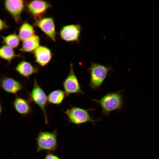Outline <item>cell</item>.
<instances>
[{
    "instance_id": "6da1fadb",
    "label": "cell",
    "mask_w": 159,
    "mask_h": 159,
    "mask_svg": "<svg viewBox=\"0 0 159 159\" xmlns=\"http://www.w3.org/2000/svg\"><path fill=\"white\" fill-rule=\"evenodd\" d=\"M122 90L108 93L99 99H91L102 109V115L108 116L110 113L113 111L120 110L123 107Z\"/></svg>"
},
{
    "instance_id": "7a4b0ae2",
    "label": "cell",
    "mask_w": 159,
    "mask_h": 159,
    "mask_svg": "<svg viewBox=\"0 0 159 159\" xmlns=\"http://www.w3.org/2000/svg\"><path fill=\"white\" fill-rule=\"evenodd\" d=\"M58 134L56 129L52 132L40 130L35 138L37 153L43 151L53 153L56 152L58 150Z\"/></svg>"
},
{
    "instance_id": "3957f363",
    "label": "cell",
    "mask_w": 159,
    "mask_h": 159,
    "mask_svg": "<svg viewBox=\"0 0 159 159\" xmlns=\"http://www.w3.org/2000/svg\"><path fill=\"white\" fill-rule=\"evenodd\" d=\"M112 69V67L110 65L105 66L91 62V67L86 69L90 76L89 82L90 88L93 90L99 88L109 72Z\"/></svg>"
},
{
    "instance_id": "277c9868",
    "label": "cell",
    "mask_w": 159,
    "mask_h": 159,
    "mask_svg": "<svg viewBox=\"0 0 159 159\" xmlns=\"http://www.w3.org/2000/svg\"><path fill=\"white\" fill-rule=\"evenodd\" d=\"M95 109L90 108L86 109L80 107L71 106L64 112L68 118L69 122L77 125L88 123H92L95 125V123L101 120L100 119H94L91 117L89 112Z\"/></svg>"
},
{
    "instance_id": "5b68a950",
    "label": "cell",
    "mask_w": 159,
    "mask_h": 159,
    "mask_svg": "<svg viewBox=\"0 0 159 159\" xmlns=\"http://www.w3.org/2000/svg\"><path fill=\"white\" fill-rule=\"evenodd\" d=\"M30 101L37 104L42 110L44 116L46 124H49L46 106L48 102L47 97L43 89L39 85L36 80L34 79V84L32 90L29 94Z\"/></svg>"
},
{
    "instance_id": "8992f818",
    "label": "cell",
    "mask_w": 159,
    "mask_h": 159,
    "mask_svg": "<svg viewBox=\"0 0 159 159\" xmlns=\"http://www.w3.org/2000/svg\"><path fill=\"white\" fill-rule=\"evenodd\" d=\"M63 86L67 97L72 94H85L81 87L72 63L70 64L69 74L63 81Z\"/></svg>"
},
{
    "instance_id": "52a82bcc",
    "label": "cell",
    "mask_w": 159,
    "mask_h": 159,
    "mask_svg": "<svg viewBox=\"0 0 159 159\" xmlns=\"http://www.w3.org/2000/svg\"><path fill=\"white\" fill-rule=\"evenodd\" d=\"M82 27L79 24H70L63 26L59 34L61 39L67 42L79 43Z\"/></svg>"
},
{
    "instance_id": "ba28073f",
    "label": "cell",
    "mask_w": 159,
    "mask_h": 159,
    "mask_svg": "<svg viewBox=\"0 0 159 159\" xmlns=\"http://www.w3.org/2000/svg\"><path fill=\"white\" fill-rule=\"evenodd\" d=\"M25 3L22 0H6L4 1L6 10L17 24L19 23L21 21V14L25 7Z\"/></svg>"
},
{
    "instance_id": "9c48e42d",
    "label": "cell",
    "mask_w": 159,
    "mask_h": 159,
    "mask_svg": "<svg viewBox=\"0 0 159 159\" xmlns=\"http://www.w3.org/2000/svg\"><path fill=\"white\" fill-rule=\"evenodd\" d=\"M34 24L52 41L55 42L56 33L53 18L51 17H42L37 19Z\"/></svg>"
},
{
    "instance_id": "30bf717a",
    "label": "cell",
    "mask_w": 159,
    "mask_h": 159,
    "mask_svg": "<svg viewBox=\"0 0 159 159\" xmlns=\"http://www.w3.org/2000/svg\"><path fill=\"white\" fill-rule=\"evenodd\" d=\"M0 87L7 93L16 95L24 88L21 82L6 76H2L0 78Z\"/></svg>"
},
{
    "instance_id": "8fae6325",
    "label": "cell",
    "mask_w": 159,
    "mask_h": 159,
    "mask_svg": "<svg viewBox=\"0 0 159 159\" xmlns=\"http://www.w3.org/2000/svg\"><path fill=\"white\" fill-rule=\"evenodd\" d=\"M27 7L29 12L37 19L42 18L41 16L51 7V5L46 1L33 0L28 2Z\"/></svg>"
},
{
    "instance_id": "7c38bea8",
    "label": "cell",
    "mask_w": 159,
    "mask_h": 159,
    "mask_svg": "<svg viewBox=\"0 0 159 159\" xmlns=\"http://www.w3.org/2000/svg\"><path fill=\"white\" fill-rule=\"evenodd\" d=\"M34 53L35 62L41 67L48 64L52 58L51 50L45 46L40 45Z\"/></svg>"
},
{
    "instance_id": "4fadbf2b",
    "label": "cell",
    "mask_w": 159,
    "mask_h": 159,
    "mask_svg": "<svg viewBox=\"0 0 159 159\" xmlns=\"http://www.w3.org/2000/svg\"><path fill=\"white\" fill-rule=\"evenodd\" d=\"M12 104L15 110L21 116H27L32 111L29 101L21 97L16 96Z\"/></svg>"
},
{
    "instance_id": "5bb4252c",
    "label": "cell",
    "mask_w": 159,
    "mask_h": 159,
    "mask_svg": "<svg viewBox=\"0 0 159 159\" xmlns=\"http://www.w3.org/2000/svg\"><path fill=\"white\" fill-rule=\"evenodd\" d=\"M14 69L21 76L28 79L33 74H37L39 70L38 68L26 61H22L18 63Z\"/></svg>"
},
{
    "instance_id": "9a60e30c",
    "label": "cell",
    "mask_w": 159,
    "mask_h": 159,
    "mask_svg": "<svg viewBox=\"0 0 159 159\" xmlns=\"http://www.w3.org/2000/svg\"><path fill=\"white\" fill-rule=\"evenodd\" d=\"M40 42L39 36L35 34L31 37L23 41L22 46L19 50L26 52H34L40 46Z\"/></svg>"
},
{
    "instance_id": "2e32d148",
    "label": "cell",
    "mask_w": 159,
    "mask_h": 159,
    "mask_svg": "<svg viewBox=\"0 0 159 159\" xmlns=\"http://www.w3.org/2000/svg\"><path fill=\"white\" fill-rule=\"evenodd\" d=\"M21 57L15 53L13 49L8 46L4 44L0 47V59L6 61L8 64H10L15 58Z\"/></svg>"
},
{
    "instance_id": "e0dca14e",
    "label": "cell",
    "mask_w": 159,
    "mask_h": 159,
    "mask_svg": "<svg viewBox=\"0 0 159 159\" xmlns=\"http://www.w3.org/2000/svg\"><path fill=\"white\" fill-rule=\"evenodd\" d=\"M33 26L27 21L24 22L20 26L19 30L18 36L22 42L35 34Z\"/></svg>"
},
{
    "instance_id": "ac0fdd59",
    "label": "cell",
    "mask_w": 159,
    "mask_h": 159,
    "mask_svg": "<svg viewBox=\"0 0 159 159\" xmlns=\"http://www.w3.org/2000/svg\"><path fill=\"white\" fill-rule=\"evenodd\" d=\"M47 97L48 103L59 105L62 103L67 96L63 90H57L51 92Z\"/></svg>"
},
{
    "instance_id": "d6986e66",
    "label": "cell",
    "mask_w": 159,
    "mask_h": 159,
    "mask_svg": "<svg viewBox=\"0 0 159 159\" xmlns=\"http://www.w3.org/2000/svg\"><path fill=\"white\" fill-rule=\"evenodd\" d=\"M4 44L13 49L17 48L19 45L21 40L18 35L14 33L6 36H1Z\"/></svg>"
},
{
    "instance_id": "ffe728a7",
    "label": "cell",
    "mask_w": 159,
    "mask_h": 159,
    "mask_svg": "<svg viewBox=\"0 0 159 159\" xmlns=\"http://www.w3.org/2000/svg\"><path fill=\"white\" fill-rule=\"evenodd\" d=\"M44 159H61L53 153L47 152Z\"/></svg>"
},
{
    "instance_id": "44dd1931",
    "label": "cell",
    "mask_w": 159,
    "mask_h": 159,
    "mask_svg": "<svg viewBox=\"0 0 159 159\" xmlns=\"http://www.w3.org/2000/svg\"><path fill=\"white\" fill-rule=\"evenodd\" d=\"M9 28V26L5 21L0 18V32Z\"/></svg>"
},
{
    "instance_id": "7402d4cb",
    "label": "cell",
    "mask_w": 159,
    "mask_h": 159,
    "mask_svg": "<svg viewBox=\"0 0 159 159\" xmlns=\"http://www.w3.org/2000/svg\"><path fill=\"white\" fill-rule=\"evenodd\" d=\"M2 107L1 101L0 100V116H1L2 112Z\"/></svg>"
}]
</instances>
